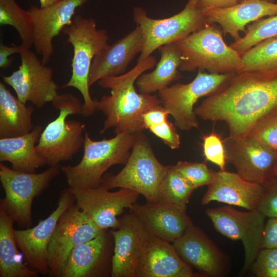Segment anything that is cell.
<instances>
[{
	"label": "cell",
	"mask_w": 277,
	"mask_h": 277,
	"mask_svg": "<svg viewBox=\"0 0 277 277\" xmlns=\"http://www.w3.org/2000/svg\"><path fill=\"white\" fill-rule=\"evenodd\" d=\"M194 112L204 120L225 122L229 136L247 137L258 122L277 112V66L233 74Z\"/></svg>",
	"instance_id": "6da1fadb"
},
{
	"label": "cell",
	"mask_w": 277,
	"mask_h": 277,
	"mask_svg": "<svg viewBox=\"0 0 277 277\" xmlns=\"http://www.w3.org/2000/svg\"><path fill=\"white\" fill-rule=\"evenodd\" d=\"M156 64L155 57L150 55L137 61L135 66L126 73L97 82L100 87L111 90L110 95L103 96L100 100L94 99L95 109L106 116L101 134L113 128L116 133L142 132L145 129L143 114L162 103L156 95L138 93L134 84L142 74Z\"/></svg>",
	"instance_id": "7a4b0ae2"
},
{
	"label": "cell",
	"mask_w": 277,
	"mask_h": 277,
	"mask_svg": "<svg viewBox=\"0 0 277 277\" xmlns=\"http://www.w3.org/2000/svg\"><path fill=\"white\" fill-rule=\"evenodd\" d=\"M138 134L122 132L111 138L94 141L85 130L81 161L75 166L61 167L71 191L98 186L104 173L111 166L125 165Z\"/></svg>",
	"instance_id": "3957f363"
},
{
	"label": "cell",
	"mask_w": 277,
	"mask_h": 277,
	"mask_svg": "<svg viewBox=\"0 0 277 277\" xmlns=\"http://www.w3.org/2000/svg\"><path fill=\"white\" fill-rule=\"evenodd\" d=\"M221 28L214 23L175 42L181 53L180 70L193 72L196 69L212 73L236 74L244 64L241 54L227 45Z\"/></svg>",
	"instance_id": "277c9868"
},
{
	"label": "cell",
	"mask_w": 277,
	"mask_h": 277,
	"mask_svg": "<svg viewBox=\"0 0 277 277\" xmlns=\"http://www.w3.org/2000/svg\"><path fill=\"white\" fill-rule=\"evenodd\" d=\"M62 32L67 36L66 42L73 47V55L71 77L62 88L77 89L84 100L82 115L91 116L96 109L89 91L90 70L94 57L108 45V34L105 29H97L94 19L80 15L74 16L71 24Z\"/></svg>",
	"instance_id": "5b68a950"
},
{
	"label": "cell",
	"mask_w": 277,
	"mask_h": 277,
	"mask_svg": "<svg viewBox=\"0 0 277 277\" xmlns=\"http://www.w3.org/2000/svg\"><path fill=\"white\" fill-rule=\"evenodd\" d=\"M60 111L58 116L42 131L36 145L37 152L50 166L72 159L83 147L85 125L75 120H66L70 115H82L83 104L74 95L58 94L52 102Z\"/></svg>",
	"instance_id": "8992f818"
},
{
	"label": "cell",
	"mask_w": 277,
	"mask_h": 277,
	"mask_svg": "<svg viewBox=\"0 0 277 277\" xmlns=\"http://www.w3.org/2000/svg\"><path fill=\"white\" fill-rule=\"evenodd\" d=\"M133 18L141 28L144 40L137 61L146 59L160 47L175 43L209 24L201 0H187L181 12L163 19L150 17L144 8L134 7Z\"/></svg>",
	"instance_id": "52a82bcc"
},
{
	"label": "cell",
	"mask_w": 277,
	"mask_h": 277,
	"mask_svg": "<svg viewBox=\"0 0 277 277\" xmlns=\"http://www.w3.org/2000/svg\"><path fill=\"white\" fill-rule=\"evenodd\" d=\"M169 167L158 161L147 136L140 132L125 167L116 174H104L101 185L108 190L130 189L143 195L148 202H155Z\"/></svg>",
	"instance_id": "ba28073f"
},
{
	"label": "cell",
	"mask_w": 277,
	"mask_h": 277,
	"mask_svg": "<svg viewBox=\"0 0 277 277\" xmlns=\"http://www.w3.org/2000/svg\"><path fill=\"white\" fill-rule=\"evenodd\" d=\"M61 172L60 165L50 166L45 171L24 172L0 164V181L5 196L0 208L13 218L18 226L29 228L32 225V205L38 196Z\"/></svg>",
	"instance_id": "9c48e42d"
},
{
	"label": "cell",
	"mask_w": 277,
	"mask_h": 277,
	"mask_svg": "<svg viewBox=\"0 0 277 277\" xmlns=\"http://www.w3.org/2000/svg\"><path fill=\"white\" fill-rule=\"evenodd\" d=\"M233 74L207 73L199 69L191 82L169 86L158 92L159 98L173 117L176 127L185 131L197 128L195 104L200 98L208 96L219 90Z\"/></svg>",
	"instance_id": "30bf717a"
},
{
	"label": "cell",
	"mask_w": 277,
	"mask_h": 277,
	"mask_svg": "<svg viewBox=\"0 0 277 277\" xmlns=\"http://www.w3.org/2000/svg\"><path fill=\"white\" fill-rule=\"evenodd\" d=\"M206 214L218 232L242 241L245 251L242 272H246L261 249L266 217L258 210L241 211L230 205L207 209Z\"/></svg>",
	"instance_id": "8fae6325"
},
{
	"label": "cell",
	"mask_w": 277,
	"mask_h": 277,
	"mask_svg": "<svg viewBox=\"0 0 277 277\" xmlns=\"http://www.w3.org/2000/svg\"><path fill=\"white\" fill-rule=\"evenodd\" d=\"M103 231L75 203L70 206L60 216L49 244V275L61 277L71 250L78 245L94 238Z\"/></svg>",
	"instance_id": "7c38bea8"
},
{
	"label": "cell",
	"mask_w": 277,
	"mask_h": 277,
	"mask_svg": "<svg viewBox=\"0 0 277 277\" xmlns=\"http://www.w3.org/2000/svg\"><path fill=\"white\" fill-rule=\"evenodd\" d=\"M21 64L9 75H1L4 82L15 91L23 103L31 102L37 107L52 102L58 94L57 84L53 79V70L43 64L29 49L19 53Z\"/></svg>",
	"instance_id": "4fadbf2b"
},
{
	"label": "cell",
	"mask_w": 277,
	"mask_h": 277,
	"mask_svg": "<svg viewBox=\"0 0 277 277\" xmlns=\"http://www.w3.org/2000/svg\"><path fill=\"white\" fill-rule=\"evenodd\" d=\"M74 203L73 193L69 187L66 188L60 195L56 208L49 216L32 228L14 230L17 246L24 259L38 273L49 274L47 258L50 239L61 215Z\"/></svg>",
	"instance_id": "5bb4252c"
},
{
	"label": "cell",
	"mask_w": 277,
	"mask_h": 277,
	"mask_svg": "<svg viewBox=\"0 0 277 277\" xmlns=\"http://www.w3.org/2000/svg\"><path fill=\"white\" fill-rule=\"evenodd\" d=\"M226 161L246 180L264 185L272 180L277 166V154L248 137L228 136L223 140Z\"/></svg>",
	"instance_id": "9a60e30c"
},
{
	"label": "cell",
	"mask_w": 277,
	"mask_h": 277,
	"mask_svg": "<svg viewBox=\"0 0 277 277\" xmlns=\"http://www.w3.org/2000/svg\"><path fill=\"white\" fill-rule=\"evenodd\" d=\"M75 203L102 230L116 228L117 216L126 208L130 209L136 203L140 194L134 191L120 188L110 192L102 185L72 192Z\"/></svg>",
	"instance_id": "2e32d148"
},
{
	"label": "cell",
	"mask_w": 277,
	"mask_h": 277,
	"mask_svg": "<svg viewBox=\"0 0 277 277\" xmlns=\"http://www.w3.org/2000/svg\"><path fill=\"white\" fill-rule=\"evenodd\" d=\"M89 0H59L47 7L32 5L27 10L33 23V46L46 65L54 52L53 39L71 24L77 8Z\"/></svg>",
	"instance_id": "e0dca14e"
},
{
	"label": "cell",
	"mask_w": 277,
	"mask_h": 277,
	"mask_svg": "<svg viewBox=\"0 0 277 277\" xmlns=\"http://www.w3.org/2000/svg\"><path fill=\"white\" fill-rule=\"evenodd\" d=\"M172 245L180 258L204 276H224L229 270L226 254L193 224Z\"/></svg>",
	"instance_id": "ac0fdd59"
},
{
	"label": "cell",
	"mask_w": 277,
	"mask_h": 277,
	"mask_svg": "<svg viewBox=\"0 0 277 277\" xmlns=\"http://www.w3.org/2000/svg\"><path fill=\"white\" fill-rule=\"evenodd\" d=\"M116 230L109 231L114 241L112 277H135L140 257L150 234L133 213L119 219Z\"/></svg>",
	"instance_id": "d6986e66"
},
{
	"label": "cell",
	"mask_w": 277,
	"mask_h": 277,
	"mask_svg": "<svg viewBox=\"0 0 277 277\" xmlns=\"http://www.w3.org/2000/svg\"><path fill=\"white\" fill-rule=\"evenodd\" d=\"M152 235L172 243L193 223L185 210L171 203L157 200L143 205L135 203L129 209Z\"/></svg>",
	"instance_id": "ffe728a7"
},
{
	"label": "cell",
	"mask_w": 277,
	"mask_h": 277,
	"mask_svg": "<svg viewBox=\"0 0 277 277\" xmlns=\"http://www.w3.org/2000/svg\"><path fill=\"white\" fill-rule=\"evenodd\" d=\"M264 190L262 185L248 181L237 173L220 170L208 185L201 204L216 201L248 210H258Z\"/></svg>",
	"instance_id": "44dd1931"
},
{
	"label": "cell",
	"mask_w": 277,
	"mask_h": 277,
	"mask_svg": "<svg viewBox=\"0 0 277 277\" xmlns=\"http://www.w3.org/2000/svg\"><path fill=\"white\" fill-rule=\"evenodd\" d=\"M140 26L112 45H108L94 58L90 70L89 85L111 76L125 73L128 65L143 47Z\"/></svg>",
	"instance_id": "7402d4cb"
},
{
	"label": "cell",
	"mask_w": 277,
	"mask_h": 277,
	"mask_svg": "<svg viewBox=\"0 0 277 277\" xmlns=\"http://www.w3.org/2000/svg\"><path fill=\"white\" fill-rule=\"evenodd\" d=\"M135 276L193 277L194 273L172 244L150 234L138 260Z\"/></svg>",
	"instance_id": "603a6c76"
},
{
	"label": "cell",
	"mask_w": 277,
	"mask_h": 277,
	"mask_svg": "<svg viewBox=\"0 0 277 277\" xmlns=\"http://www.w3.org/2000/svg\"><path fill=\"white\" fill-rule=\"evenodd\" d=\"M207 22L218 24L224 34H229L234 41L245 33L246 27L265 16L277 14V3L265 0H243L237 4L204 12Z\"/></svg>",
	"instance_id": "cb8c5ba5"
},
{
	"label": "cell",
	"mask_w": 277,
	"mask_h": 277,
	"mask_svg": "<svg viewBox=\"0 0 277 277\" xmlns=\"http://www.w3.org/2000/svg\"><path fill=\"white\" fill-rule=\"evenodd\" d=\"M110 235L105 230L91 240L75 246L69 254L61 277L105 275L110 251Z\"/></svg>",
	"instance_id": "d4e9b609"
},
{
	"label": "cell",
	"mask_w": 277,
	"mask_h": 277,
	"mask_svg": "<svg viewBox=\"0 0 277 277\" xmlns=\"http://www.w3.org/2000/svg\"><path fill=\"white\" fill-rule=\"evenodd\" d=\"M42 131V127L37 125L25 135L0 138V161L8 162L12 169L28 173L35 172L37 168L46 165L35 145Z\"/></svg>",
	"instance_id": "484cf974"
},
{
	"label": "cell",
	"mask_w": 277,
	"mask_h": 277,
	"mask_svg": "<svg viewBox=\"0 0 277 277\" xmlns=\"http://www.w3.org/2000/svg\"><path fill=\"white\" fill-rule=\"evenodd\" d=\"M161 58L152 71L142 74L136 84L140 93L150 94L163 90L182 77L180 71V50L175 43L166 44L158 49Z\"/></svg>",
	"instance_id": "4316f807"
},
{
	"label": "cell",
	"mask_w": 277,
	"mask_h": 277,
	"mask_svg": "<svg viewBox=\"0 0 277 277\" xmlns=\"http://www.w3.org/2000/svg\"><path fill=\"white\" fill-rule=\"evenodd\" d=\"M32 106H27L0 82V138L12 137L30 133L34 127Z\"/></svg>",
	"instance_id": "83f0119b"
},
{
	"label": "cell",
	"mask_w": 277,
	"mask_h": 277,
	"mask_svg": "<svg viewBox=\"0 0 277 277\" xmlns=\"http://www.w3.org/2000/svg\"><path fill=\"white\" fill-rule=\"evenodd\" d=\"M14 222L0 208V277L36 276L38 272L23 261L14 234Z\"/></svg>",
	"instance_id": "f1b7e54d"
},
{
	"label": "cell",
	"mask_w": 277,
	"mask_h": 277,
	"mask_svg": "<svg viewBox=\"0 0 277 277\" xmlns=\"http://www.w3.org/2000/svg\"><path fill=\"white\" fill-rule=\"evenodd\" d=\"M0 24L13 27L18 32L21 45L26 49L33 46V23L27 10L22 9L15 0H0Z\"/></svg>",
	"instance_id": "f546056e"
},
{
	"label": "cell",
	"mask_w": 277,
	"mask_h": 277,
	"mask_svg": "<svg viewBox=\"0 0 277 277\" xmlns=\"http://www.w3.org/2000/svg\"><path fill=\"white\" fill-rule=\"evenodd\" d=\"M194 190L191 184L169 166L161 184L158 200L171 203L186 211Z\"/></svg>",
	"instance_id": "4dcf8cb0"
},
{
	"label": "cell",
	"mask_w": 277,
	"mask_h": 277,
	"mask_svg": "<svg viewBox=\"0 0 277 277\" xmlns=\"http://www.w3.org/2000/svg\"><path fill=\"white\" fill-rule=\"evenodd\" d=\"M242 71H265L277 66V37L266 39L241 54Z\"/></svg>",
	"instance_id": "1f68e13d"
},
{
	"label": "cell",
	"mask_w": 277,
	"mask_h": 277,
	"mask_svg": "<svg viewBox=\"0 0 277 277\" xmlns=\"http://www.w3.org/2000/svg\"><path fill=\"white\" fill-rule=\"evenodd\" d=\"M277 37V14L262 18L247 25L244 36L230 46L242 54L268 38Z\"/></svg>",
	"instance_id": "d6a6232c"
},
{
	"label": "cell",
	"mask_w": 277,
	"mask_h": 277,
	"mask_svg": "<svg viewBox=\"0 0 277 277\" xmlns=\"http://www.w3.org/2000/svg\"><path fill=\"white\" fill-rule=\"evenodd\" d=\"M172 167L191 184L194 189L209 185L216 172L209 169L205 163L179 161Z\"/></svg>",
	"instance_id": "836d02e7"
},
{
	"label": "cell",
	"mask_w": 277,
	"mask_h": 277,
	"mask_svg": "<svg viewBox=\"0 0 277 277\" xmlns=\"http://www.w3.org/2000/svg\"><path fill=\"white\" fill-rule=\"evenodd\" d=\"M247 137L259 142L277 154V112L258 122Z\"/></svg>",
	"instance_id": "e575fe53"
},
{
	"label": "cell",
	"mask_w": 277,
	"mask_h": 277,
	"mask_svg": "<svg viewBox=\"0 0 277 277\" xmlns=\"http://www.w3.org/2000/svg\"><path fill=\"white\" fill-rule=\"evenodd\" d=\"M203 155L206 160L217 166L220 170H226V156L223 140L213 132L203 138Z\"/></svg>",
	"instance_id": "d590c367"
},
{
	"label": "cell",
	"mask_w": 277,
	"mask_h": 277,
	"mask_svg": "<svg viewBox=\"0 0 277 277\" xmlns=\"http://www.w3.org/2000/svg\"><path fill=\"white\" fill-rule=\"evenodd\" d=\"M250 268L257 277H277V248L261 249Z\"/></svg>",
	"instance_id": "8d00e7d4"
},
{
	"label": "cell",
	"mask_w": 277,
	"mask_h": 277,
	"mask_svg": "<svg viewBox=\"0 0 277 277\" xmlns=\"http://www.w3.org/2000/svg\"><path fill=\"white\" fill-rule=\"evenodd\" d=\"M263 186L264 193L258 210L266 217L277 218V181L272 179Z\"/></svg>",
	"instance_id": "74e56055"
},
{
	"label": "cell",
	"mask_w": 277,
	"mask_h": 277,
	"mask_svg": "<svg viewBox=\"0 0 277 277\" xmlns=\"http://www.w3.org/2000/svg\"><path fill=\"white\" fill-rule=\"evenodd\" d=\"M148 129L171 149H176L180 147V136L175 126L168 120L158 125L149 127Z\"/></svg>",
	"instance_id": "f35d334b"
},
{
	"label": "cell",
	"mask_w": 277,
	"mask_h": 277,
	"mask_svg": "<svg viewBox=\"0 0 277 277\" xmlns=\"http://www.w3.org/2000/svg\"><path fill=\"white\" fill-rule=\"evenodd\" d=\"M169 112L162 105L153 107L142 115L145 129L158 125L167 120Z\"/></svg>",
	"instance_id": "ab89813d"
},
{
	"label": "cell",
	"mask_w": 277,
	"mask_h": 277,
	"mask_svg": "<svg viewBox=\"0 0 277 277\" xmlns=\"http://www.w3.org/2000/svg\"><path fill=\"white\" fill-rule=\"evenodd\" d=\"M277 248V218H269L263 231L261 249Z\"/></svg>",
	"instance_id": "60d3db41"
},
{
	"label": "cell",
	"mask_w": 277,
	"mask_h": 277,
	"mask_svg": "<svg viewBox=\"0 0 277 277\" xmlns=\"http://www.w3.org/2000/svg\"><path fill=\"white\" fill-rule=\"evenodd\" d=\"M25 48L21 45L17 46L12 44L11 46H7L4 44L3 42L0 43V68L6 69L9 68L11 63V59L9 58L10 55L14 53H19Z\"/></svg>",
	"instance_id": "b9f144b4"
},
{
	"label": "cell",
	"mask_w": 277,
	"mask_h": 277,
	"mask_svg": "<svg viewBox=\"0 0 277 277\" xmlns=\"http://www.w3.org/2000/svg\"><path fill=\"white\" fill-rule=\"evenodd\" d=\"M243 0H201L205 12L210 10L230 7L237 4Z\"/></svg>",
	"instance_id": "7bdbcfd3"
},
{
	"label": "cell",
	"mask_w": 277,
	"mask_h": 277,
	"mask_svg": "<svg viewBox=\"0 0 277 277\" xmlns=\"http://www.w3.org/2000/svg\"><path fill=\"white\" fill-rule=\"evenodd\" d=\"M40 7H45L48 6H50L59 0H39Z\"/></svg>",
	"instance_id": "ee69618b"
},
{
	"label": "cell",
	"mask_w": 277,
	"mask_h": 277,
	"mask_svg": "<svg viewBox=\"0 0 277 277\" xmlns=\"http://www.w3.org/2000/svg\"><path fill=\"white\" fill-rule=\"evenodd\" d=\"M273 179L277 181V166H276V169H275V171L273 175Z\"/></svg>",
	"instance_id": "f6af8a7d"
},
{
	"label": "cell",
	"mask_w": 277,
	"mask_h": 277,
	"mask_svg": "<svg viewBox=\"0 0 277 277\" xmlns=\"http://www.w3.org/2000/svg\"><path fill=\"white\" fill-rule=\"evenodd\" d=\"M265 1L270 2V3H275V0H265Z\"/></svg>",
	"instance_id": "bcb514c9"
}]
</instances>
